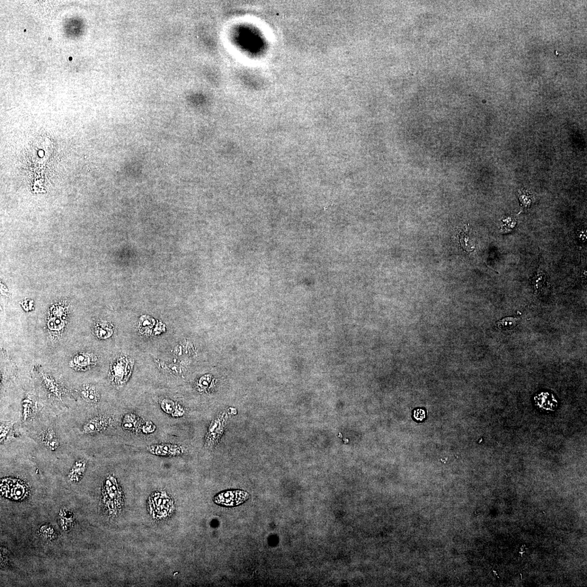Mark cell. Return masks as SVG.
Instances as JSON below:
<instances>
[{
	"label": "cell",
	"mask_w": 587,
	"mask_h": 587,
	"mask_svg": "<svg viewBox=\"0 0 587 587\" xmlns=\"http://www.w3.org/2000/svg\"><path fill=\"white\" fill-rule=\"evenodd\" d=\"M135 360L126 354H120L112 363L109 379L117 388H122L129 381L134 368Z\"/></svg>",
	"instance_id": "obj_1"
},
{
	"label": "cell",
	"mask_w": 587,
	"mask_h": 587,
	"mask_svg": "<svg viewBox=\"0 0 587 587\" xmlns=\"http://www.w3.org/2000/svg\"><path fill=\"white\" fill-rule=\"evenodd\" d=\"M228 420V414L222 412L218 414L211 422L206 434L205 447L213 448L219 442L224 429L225 423Z\"/></svg>",
	"instance_id": "obj_2"
},
{
	"label": "cell",
	"mask_w": 587,
	"mask_h": 587,
	"mask_svg": "<svg viewBox=\"0 0 587 587\" xmlns=\"http://www.w3.org/2000/svg\"><path fill=\"white\" fill-rule=\"evenodd\" d=\"M248 494L241 490H230L221 492L214 498L215 502L220 506L231 508L241 505L248 499Z\"/></svg>",
	"instance_id": "obj_3"
},
{
	"label": "cell",
	"mask_w": 587,
	"mask_h": 587,
	"mask_svg": "<svg viewBox=\"0 0 587 587\" xmlns=\"http://www.w3.org/2000/svg\"><path fill=\"white\" fill-rule=\"evenodd\" d=\"M151 454L161 457H176L184 455L186 448L181 444L162 443L151 445L146 447Z\"/></svg>",
	"instance_id": "obj_4"
},
{
	"label": "cell",
	"mask_w": 587,
	"mask_h": 587,
	"mask_svg": "<svg viewBox=\"0 0 587 587\" xmlns=\"http://www.w3.org/2000/svg\"><path fill=\"white\" fill-rule=\"evenodd\" d=\"M535 406L537 410L542 412H552L556 410L558 402L555 396L551 393L542 391L537 394L534 398Z\"/></svg>",
	"instance_id": "obj_5"
},
{
	"label": "cell",
	"mask_w": 587,
	"mask_h": 587,
	"mask_svg": "<svg viewBox=\"0 0 587 587\" xmlns=\"http://www.w3.org/2000/svg\"><path fill=\"white\" fill-rule=\"evenodd\" d=\"M112 422V418L106 415H101L93 418L87 423L83 428V431L86 434L97 433L103 432L109 428Z\"/></svg>",
	"instance_id": "obj_6"
},
{
	"label": "cell",
	"mask_w": 587,
	"mask_h": 587,
	"mask_svg": "<svg viewBox=\"0 0 587 587\" xmlns=\"http://www.w3.org/2000/svg\"><path fill=\"white\" fill-rule=\"evenodd\" d=\"M469 226L465 225L456 230L455 239L458 246L463 251L470 253L473 251L475 246L470 243Z\"/></svg>",
	"instance_id": "obj_7"
},
{
	"label": "cell",
	"mask_w": 587,
	"mask_h": 587,
	"mask_svg": "<svg viewBox=\"0 0 587 587\" xmlns=\"http://www.w3.org/2000/svg\"><path fill=\"white\" fill-rule=\"evenodd\" d=\"M160 407L163 412L173 417H182L185 413L184 409L180 404L170 399H162L160 402Z\"/></svg>",
	"instance_id": "obj_8"
},
{
	"label": "cell",
	"mask_w": 587,
	"mask_h": 587,
	"mask_svg": "<svg viewBox=\"0 0 587 587\" xmlns=\"http://www.w3.org/2000/svg\"><path fill=\"white\" fill-rule=\"evenodd\" d=\"M144 422L141 418L134 413H128L123 417L122 428L124 431L135 433L141 429Z\"/></svg>",
	"instance_id": "obj_9"
},
{
	"label": "cell",
	"mask_w": 587,
	"mask_h": 587,
	"mask_svg": "<svg viewBox=\"0 0 587 587\" xmlns=\"http://www.w3.org/2000/svg\"><path fill=\"white\" fill-rule=\"evenodd\" d=\"M81 395L85 401L89 403H96L99 402L100 400L99 393L94 387L91 385L85 386Z\"/></svg>",
	"instance_id": "obj_10"
},
{
	"label": "cell",
	"mask_w": 587,
	"mask_h": 587,
	"mask_svg": "<svg viewBox=\"0 0 587 587\" xmlns=\"http://www.w3.org/2000/svg\"><path fill=\"white\" fill-rule=\"evenodd\" d=\"M43 440L52 450H55L59 446V442L56 434L51 430H48L43 435Z\"/></svg>",
	"instance_id": "obj_11"
},
{
	"label": "cell",
	"mask_w": 587,
	"mask_h": 587,
	"mask_svg": "<svg viewBox=\"0 0 587 587\" xmlns=\"http://www.w3.org/2000/svg\"><path fill=\"white\" fill-rule=\"evenodd\" d=\"M95 333L99 339H106L112 336L113 330L108 324L101 323L97 325L95 329Z\"/></svg>",
	"instance_id": "obj_12"
},
{
	"label": "cell",
	"mask_w": 587,
	"mask_h": 587,
	"mask_svg": "<svg viewBox=\"0 0 587 587\" xmlns=\"http://www.w3.org/2000/svg\"><path fill=\"white\" fill-rule=\"evenodd\" d=\"M90 357V355L86 354H80L77 355V357H75L73 360V362L72 364L73 366L77 369H86L92 364V360L91 359L85 361V360H87Z\"/></svg>",
	"instance_id": "obj_13"
},
{
	"label": "cell",
	"mask_w": 587,
	"mask_h": 587,
	"mask_svg": "<svg viewBox=\"0 0 587 587\" xmlns=\"http://www.w3.org/2000/svg\"><path fill=\"white\" fill-rule=\"evenodd\" d=\"M518 325V319L514 318H506L497 323V326L499 328L507 329V330H514Z\"/></svg>",
	"instance_id": "obj_14"
},
{
	"label": "cell",
	"mask_w": 587,
	"mask_h": 587,
	"mask_svg": "<svg viewBox=\"0 0 587 587\" xmlns=\"http://www.w3.org/2000/svg\"><path fill=\"white\" fill-rule=\"evenodd\" d=\"M157 429L156 425L152 422L148 421L144 423L141 427V431L146 434L154 433Z\"/></svg>",
	"instance_id": "obj_15"
},
{
	"label": "cell",
	"mask_w": 587,
	"mask_h": 587,
	"mask_svg": "<svg viewBox=\"0 0 587 587\" xmlns=\"http://www.w3.org/2000/svg\"><path fill=\"white\" fill-rule=\"evenodd\" d=\"M12 429V425L11 423H2L1 425V441H4L6 435Z\"/></svg>",
	"instance_id": "obj_16"
},
{
	"label": "cell",
	"mask_w": 587,
	"mask_h": 587,
	"mask_svg": "<svg viewBox=\"0 0 587 587\" xmlns=\"http://www.w3.org/2000/svg\"><path fill=\"white\" fill-rule=\"evenodd\" d=\"M414 416L416 420L418 421H423L425 417V412L422 409L417 410L414 412Z\"/></svg>",
	"instance_id": "obj_17"
}]
</instances>
